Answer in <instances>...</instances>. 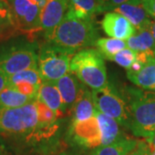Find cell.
Segmentation results:
<instances>
[{
	"mask_svg": "<svg viewBox=\"0 0 155 155\" xmlns=\"http://www.w3.org/2000/svg\"><path fill=\"white\" fill-rule=\"evenodd\" d=\"M122 95L127 106V128L134 136L149 140L155 131V91L127 86Z\"/></svg>",
	"mask_w": 155,
	"mask_h": 155,
	"instance_id": "cell-1",
	"label": "cell"
},
{
	"mask_svg": "<svg viewBox=\"0 0 155 155\" xmlns=\"http://www.w3.org/2000/svg\"><path fill=\"white\" fill-rule=\"evenodd\" d=\"M127 155H150V147L144 141L139 140L136 147Z\"/></svg>",
	"mask_w": 155,
	"mask_h": 155,
	"instance_id": "cell-27",
	"label": "cell"
},
{
	"mask_svg": "<svg viewBox=\"0 0 155 155\" xmlns=\"http://www.w3.org/2000/svg\"><path fill=\"white\" fill-rule=\"evenodd\" d=\"M91 91L95 109L115 119L120 125L127 127V106L122 93H119L110 84Z\"/></svg>",
	"mask_w": 155,
	"mask_h": 155,
	"instance_id": "cell-6",
	"label": "cell"
},
{
	"mask_svg": "<svg viewBox=\"0 0 155 155\" xmlns=\"http://www.w3.org/2000/svg\"><path fill=\"white\" fill-rule=\"evenodd\" d=\"M8 76L0 71V92L8 85Z\"/></svg>",
	"mask_w": 155,
	"mask_h": 155,
	"instance_id": "cell-29",
	"label": "cell"
},
{
	"mask_svg": "<svg viewBox=\"0 0 155 155\" xmlns=\"http://www.w3.org/2000/svg\"><path fill=\"white\" fill-rule=\"evenodd\" d=\"M61 155H68V154H66V153H62V154H61Z\"/></svg>",
	"mask_w": 155,
	"mask_h": 155,
	"instance_id": "cell-35",
	"label": "cell"
},
{
	"mask_svg": "<svg viewBox=\"0 0 155 155\" xmlns=\"http://www.w3.org/2000/svg\"><path fill=\"white\" fill-rule=\"evenodd\" d=\"M95 46L97 51L107 60L112 61L113 57L119 51L127 48L126 41L116 38H98Z\"/></svg>",
	"mask_w": 155,
	"mask_h": 155,
	"instance_id": "cell-21",
	"label": "cell"
},
{
	"mask_svg": "<svg viewBox=\"0 0 155 155\" xmlns=\"http://www.w3.org/2000/svg\"><path fill=\"white\" fill-rule=\"evenodd\" d=\"M137 140L123 137L108 146H101L90 155H127L138 144Z\"/></svg>",
	"mask_w": 155,
	"mask_h": 155,
	"instance_id": "cell-19",
	"label": "cell"
},
{
	"mask_svg": "<svg viewBox=\"0 0 155 155\" xmlns=\"http://www.w3.org/2000/svg\"><path fill=\"white\" fill-rule=\"evenodd\" d=\"M72 122H83L94 116L95 106L92 91L83 84L77 100L72 106Z\"/></svg>",
	"mask_w": 155,
	"mask_h": 155,
	"instance_id": "cell-13",
	"label": "cell"
},
{
	"mask_svg": "<svg viewBox=\"0 0 155 155\" xmlns=\"http://www.w3.org/2000/svg\"><path fill=\"white\" fill-rule=\"evenodd\" d=\"M0 155H4V153H3V150L0 148Z\"/></svg>",
	"mask_w": 155,
	"mask_h": 155,
	"instance_id": "cell-34",
	"label": "cell"
},
{
	"mask_svg": "<svg viewBox=\"0 0 155 155\" xmlns=\"http://www.w3.org/2000/svg\"><path fill=\"white\" fill-rule=\"evenodd\" d=\"M30 1H31L32 3H34V4L38 5L39 7H40L41 9H42V8L46 5L48 0H30Z\"/></svg>",
	"mask_w": 155,
	"mask_h": 155,
	"instance_id": "cell-30",
	"label": "cell"
},
{
	"mask_svg": "<svg viewBox=\"0 0 155 155\" xmlns=\"http://www.w3.org/2000/svg\"><path fill=\"white\" fill-rule=\"evenodd\" d=\"M70 72L92 90L105 87L109 84L104 57L93 48H85L75 53L70 63Z\"/></svg>",
	"mask_w": 155,
	"mask_h": 155,
	"instance_id": "cell-3",
	"label": "cell"
},
{
	"mask_svg": "<svg viewBox=\"0 0 155 155\" xmlns=\"http://www.w3.org/2000/svg\"><path fill=\"white\" fill-rule=\"evenodd\" d=\"M74 54L47 41L39 50L38 70L43 81H57L70 72Z\"/></svg>",
	"mask_w": 155,
	"mask_h": 155,
	"instance_id": "cell-5",
	"label": "cell"
},
{
	"mask_svg": "<svg viewBox=\"0 0 155 155\" xmlns=\"http://www.w3.org/2000/svg\"><path fill=\"white\" fill-rule=\"evenodd\" d=\"M43 79L40 74L38 68H31L17 72L8 78V85L11 86L17 83H29L40 87Z\"/></svg>",
	"mask_w": 155,
	"mask_h": 155,
	"instance_id": "cell-22",
	"label": "cell"
},
{
	"mask_svg": "<svg viewBox=\"0 0 155 155\" xmlns=\"http://www.w3.org/2000/svg\"><path fill=\"white\" fill-rule=\"evenodd\" d=\"M31 68H38V54L31 47L13 48L0 55V71L8 77Z\"/></svg>",
	"mask_w": 155,
	"mask_h": 155,
	"instance_id": "cell-7",
	"label": "cell"
},
{
	"mask_svg": "<svg viewBox=\"0 0 155 155\" xmlns=\"http://www.w3.org/2000/svg\"><path fill=\"white\" fill-rule=\"evenodd\" d=\"M95 116L97 119L101 132L102 146L110 145L123 138L120 130V124L115 119L95 110Z\"/></svg>",
	"mask_w": 155,
	"mask_h": 155,
	"instance_id": "cell-15",
	"label": "cell"
},
{
	"mask_svg": "<svg viewBox=\"0 0 155 155\" xmlns=\"http://www.w3.org/2000/svg\"><path fill=\"white\" fill-rule=\"evenodd\" d=\"M112 61H115L119 66L124 67L127 71L136 61V53L132 49L126 48L116 54Z\"/></svg>",
	"mask_w": 155,
	"mask_h": 155,
	"instance_id": "cell-24",
	"label": "cell"
},
{
	"mask_svg": "<svg viewBox=\"0 0 155 155\" xmlns=\"http://www.w3.org/2000/svg\"><path fill=\"white\" fill-rule=\"evenodd\" d=\"M68 11L81 19L92 20L97 13H101V0H68Z\"/></svg>",
	"mask_w": 155,
	"mask_h": 155,
	"instance_id": "cell-18",
	"label": "cell"
},
{
	"mask_svg": "<svg viewBox=\"0 0 155 155\" xmlns=\"http://www.w3.org/2000/svg\"><path fill=\"white\" fill-rule=\"evenodd\" d=\"M71 134L74 141L81 147L97 148L102 146L99 124L95 115L83 122H72Z\"/></svg>",
	"mask_w": 155,
	"mask_h": 155,
	"instance_id": "cell-9",
	"label": "cell"
},
{
	"mask_svg": "<svg viewBox=\"0 0 155 155\" xmlns=\"http://www.w3.org/2000/svg\"><path fill=\"white\" fill-rule=\"evenodd\" d=\"M11 88L16 90L17 91L22 93V94L28 96L29 97H32L36 99L37 98V95H38L39 88L38 86L34 85L32 84L29 83H17L9 86Z\"/></svg>",
	"mask_w": 155,
	"mask_h": 155,
	"instance_id": "cell-25",
	"label": "cell"
},
{
	"mask_svg": "<svg viewBox=\"0 0 155 155\" xmlns=\"http://www.w3.org/2000/svg\"><path fill=\"white\" fill-rule=\"evenodd\" d=\"M34 100L35 99L7 86L0 92V111L22 107Z\"/></svg>",
	"mask_w": 155,
	"mask_h": 155,
	"instance_id": "cell-20",
	"label": "cell"
},
{
	"mask_svg": "<svg viewBox=\"0 0 155 155\" xmlns=\"http://www.w3.org/2000/svg\"><path fill=\"white\" fill-rule=\"evenodd\" d=\"M150 29H151V32L153 34V39H154L155 41V19L152 20L151 26H150Z\"/></svg>",
	"mask_w": 155,
	"mask_h": 155,
	"instance_id": "cell-32",
	"label": "cell"
},
{
	"mask_svg": "<svg viewBox=\"0 0 155 155\" xmlns=\"http://www.w3.org/2000/svg\"><path fill=\"white\" fill-rule=\"evenodd\" d=\"M68 5V0H48L46 5L41 9V27L47 41L52 38L56 28L66 15Z\"/></svg>",
	"mask_w": 155,
	"mask_h": 155,
	"instance_id": "cell-8",
	"label": "cell"
},
{
	"mask_svg": "<svg viewBox=\"0 0 155 155\" xmlns=\"http://www.w3.org/2000/svg\"><path fill=\"white\" fill-rule=\"evenodd\" d=\"M142 1L143 0H101V11L102 12H110L123 4L141 5Z\"/></svg>",
	"mask_w": 155,
	"mask_h": 155,
	"instance_id": "cell-26",
	"label": "cell"
},
{
	"mask_svg": "<svg viewBox=\"0 0 155 155\" xmlns=\"http://www.w3.org/2000/svg\"><path fill=\"white\" fill-rule=\"evenodd\" d=\"M147 143L151 148H155V131L153 134L152 135V137L149 140H147Z\"/></svg>",
	"mask_w": 155,
	"mask_h": 155,
	"instance_id": "cell-31",
	"label": "cell"
},
{
	"mask_svg": "<svg viewBox=\"0 0 155 155\" xmlns=\"http://www.w3.org/2000/svg\"><path fill=\"white\" fill-rule=\"evenodd\" d=\"M35 100L22 107L0 111V132L27 139L40 138Z\"/></svg>",
	"mask_w": 155,
	"mask_h": 155,
	"instance_id": "cell-4",
	"label": "cell"
},
{
	"mask_svg": "<svg viewBox=\"0 0 155 155\" xmlns=\"http://www.w3.org/2000/svg\"><path fill=\"white\" fill-rule=\"evenodd\" d=\"M104 33L111 38L126 41L136 32V29L127 18L114 11L107 12L101 22Z\"/></svg>",
	"mask_w": 155,
	"mask_h": 155,
	"instance_id": "cell-11",
	"label": "cell"
},
{
	"mask_svg": "<svg viewBox=\"0 0 155 155\" xmlns=\"http://www.w3.org/2000/svg\"><path fill=\"white\" fill-rule=\"evenodd\" d=\"M17 32L12 22L11 10L6 0H0V40Z\"/></svg>",
	"mask_w": 155,
	"mask_h": 155,
	"instance_id": "cell-23",
	"label": "cell"
},
{
	"mask_svg": "<svg viewBox=\"0 0 155 155\" xmlns=\"http://www.w3.org/2000/svg\"><path fill=\"white\" fill-rule=\"evenodd\" d=\"M98 39V31L93 19H81L67 11L48 41L73 54L93 47Z\"/></svg>",
	"mask_w": 155,
	"mask_h": 155,
	"instance_id": "cell-2",
	"label": "cell"
},
{
	"mask_svg": "<svg viewBox=\"0 0 155 155\" xmlns=\"http://www.w3.org/2000/svg\"><path fill=\"white\" fill-rule=\"evenodd\" d=\"M37 99L56 111L60 116L65 112L63 101L55 81H43L39 88Z\"/></svg>",
	"mask_w": 155,
	"mask_h": 155,
	"instance_id": "cell-17",
	"label": "cell"
},
{
	"mask_svg": "<svg viewBox=\"0 0 155 155\" xmlns=\"http://www.w3.org/2000/svg\"><path fill=\"white\" fill-rule=\"evenodd\" d=\"M112 11L119 13L127 18L136 30L149 28L151 26V17L147 14L142 5L123 4L115 8Z\"/></svg>",
	"mask_w": 155,
	"mask_h": 155,
	"instance_id": "cell-14",
	"label": "cell"
},
{
	"mask_svg": "<svg viewBox=\"0 0 155 155\" xmlns=\"http://www.w3.org/2000/svg\"><path fill=\"white\" fill-rule=\"evenodd\" d=\"M55 84L63 101L64 110L72 109L84 84L81 83L75 74L71 72L55 81Z\"/></svg>",
	"mask_w": 155,
	"mask_h": 155,
	"instance_id": "cell-12",
	"label": "cell"
},
{
	"mask_svg": "<svg viewBox=\"0 0 155 155\" xmlns=\"http://www.w3.org/2000/svg\"><path fill=\"white\" fill-rule=\"evenodd\" d=\"M128 48L136 53V61L142 66L155 59V41L149 28L136 30L126 40Z\"/></svg>",
	"mask_w": 155,
	"mask_h": 155,
	"instance_id": "cell-10",
	"label": "cell"
},
{
	"mask_svg": "<svg viewBox=\"0 0 155 155\" xmlns=\"http://www.w3.org/2000/svg\"><path fill=\"white\" fill-rule=\"evenodd\" d=\"M141 5L150 17L155 19V0H143Z\"/></svg>",
	"mask_w": 155,
	"mask_h": 155,
	"instance_id": "cell-28",
	"label": "cell"
},
{
	"mask_svg": "<svg viewBox=\"0 0 155 155\" xmlns=\"http://www.w3.org/2000/svg\"><path fill=\"white\" fill-rule=\"evenodd\" d=\"M127 77L138 88L155 91V59L144 64L137 72L127 71Z\"/></svg>",
	"mask_w": 155,
	"mask_h": 155,
	"instance_id": "cell-16",
	"label": "cell"
},
{
	"mask_svg": "<svg viewBox=\"0 0 155 155\" xmlns=\"http://www.w3.org/2000/svg\"><path fill=\"white\" fill-rule=\"evenodd\" d=\"M150 155H155V148L150 147Z\"/></svg>",
	"mask_w": 155,
	"mask_h": 155,
	"instance_id": "cell-33",
	"label": "cell"
}]
</instances>
